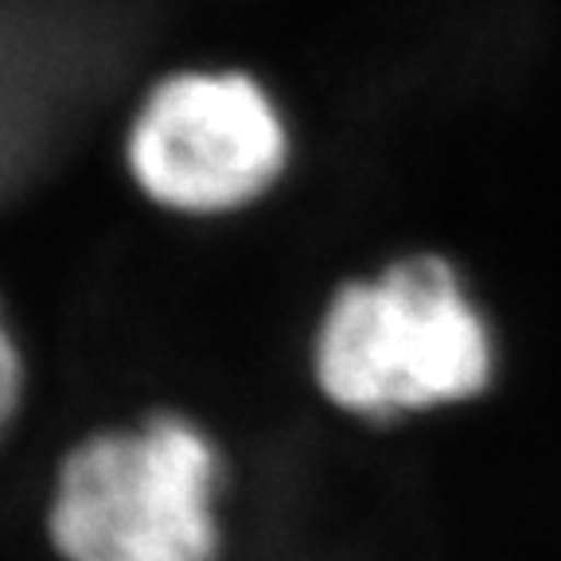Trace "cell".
Masks as SVG:
<instances>
[{
  "instance_id": "cell-4",
  "label": "cell",
  "mask_w": 561,
  "mask_h": 561,
  "mask_svg": "<svg viewBox=\"0 0 561 561\" xmlns=\"http://www.w3.org/2000/svg\"><path fill=\"white\" fill-rule=\"evenodd\" d=\"M16 398H20V359H16V347H12L9 332L0 324V425L16 410Z\"/></svg>"
},
{
  "instance_id": "cell-3",
  "label": "cell",
  "mask_w": 561,
  "mask_h": 561,
  "mask_svg": "<svg viewBox=\"0 0 561 561\" xmlns=\"http://www.w3.org/2000/svg\"><path fill=\"white\" fill-rule=\"evenodd\" d=\"M129 164L137 184L168 207L227 210L277 180L285 125L250 75L184 70L140 105Z\"/></svg>"
},
{
  "instance_id": "cell-1",
  "label": "cell",
  "mask_w": 561,
  "mask_h": 561,
  "mask_svg": "<svg viewBox=\"0 0 561 561\" xmlns=\"http://www.w3.org/2000/svg\"><path fill=\"white\" fill-rule=\"evenodd\" d=\"M316 378L367 417L465 402L491 378V335L445 262L410 257L332 300Z\"/></svg>"
},
{
  "instance_id": "cell-2",
  "label": "cell",
  "mask_w": 561,
  "mask_h": 561,
  "mask_svg": "<svg viewBox=\"0 0 561 561\" xmlns=\"http://www.w3.org/2000/svg\"><path fill=\"white\" fill-rule=\"evenodd\" d=\"M215 453L187 421L157 417L67 456L51 535L70 561H210Z\"/></svg>"
}]
</instances>
